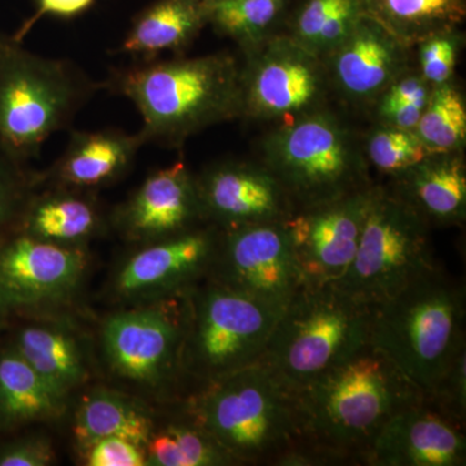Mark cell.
Segmentation results:
<instances>
[{"mask_svg": "<svg viewBox=\"0 0 466 466\" xmlns=\"http://www.w3.org/2000/svg\"><path fill=\"white\" fill-rule=\"evenodd\" d=\"M429 400L441 410L465 425L466 419V350L460 352L447 372L435 386Z\"/></svg>", "mask_w": 466, "mask_h": 466, "instance_id": "e575fe53", "label": "cell"}, {"mask_svg": "<svg viewBox=\"0 0 466 466\" xmlns=\"http://www.w3.org/2000/svg\"><path fill=\"white\" fill-rule=\"evenodd\" d=\"M464 287L440 266L370 306V345L425 397L464 351Z\"/></svg>", "mask_w": 466, "mask_h": 466, "instance_id": "7a4b0ae2", "label": "cell"}, {"mask_svg": "<svg viewBox=\"0 0 466 466\" xmlns=\"http://www.w3.org/2000/svg\"><path fill=\"white\" fill-rule=\"evenodd\" d=\"M207 24L204 0H158L135 21L122 50L133 55L180 50Z\"/></svg>", "mask_w": 466, "mask_h": 466, "instance_id": "484cf974", "label": "cell"}, {"mask_svg": "<svg viewBox=\"0 0 466 466\" xmlns=\"http://www.w3.org/2000/svg\"><path fill=\"white\" fill-rule=\"evenodd\" d=\"M464 424L425 397L391 417L368 450L364 465L464 466Z\"/></svg>", "mask_w": 466, "mask_h": 466, "instance_id": "e0dca14e", "label": "cell"}, {"mask_svg": "<svg viewBox=\"0 0 466 466\" xmlns=\"http://www.w3.org/2000/svg\"><path fill=\"white\" fill-rule=\"evenodd\" d=\"M155 431L148 410L122 392L96 389L76 410L75 435L82 450L108 437L125 438L146 449Z\"/></svg>", "mask_w": 466, "mask_h": 466, "instance_id": "cb8c5ba5", "label": "cell"}, {"mask_svg": "<svg viewBox=\"0 0 466 466\" xmlns=\"http://www.w3.org/2000/svg\"><path fill=\"white\" fill-rule=\"evenodd\" d=\"M220 236L217 226L204 223L152 241L119 269L116 291L128 299L156 300L187 293L210 275Z\"/></svg>", "mask_w": 466, "mask_h": 466, "instance_id": "9a60e30c", "label": "cell"}, {"mask_svg": "<svg viewBox=\"0 0 466 466\" xmlns=\"http://www.w3.org/2000/svg\"><path fill=\"white\" fill-rule=\"evenodd\" d=\"M150 466H226L238 462L184 406L183 415L153 431L146 447Z\"/></svg>", "mask_w": 466, "mask_h": 466, "instance_id": "83f0119b", "label": "cell"}, {"mask_svg": "<svg viewBox=\"0 0 466 466\" xmlns=\"http://www.w3.org/2000/svg\"><path fill=\"white\" fill-rule=\"evenodd\" d=\"M54 461V447L45 435H21L0 441V466H47Z\"/></svg>", "mask_w": 466, "mask_h": 466, "instance_id": "d590c367", "label": "cell"}, {"mask_svg": "<svg viewBox=\"0 0 466 466\" xmlns=\"http://www.w3.org/2000/svg\"><path fill=\"white\" fill-rule=\"evenodd\" d=\"M204 2H213V0H204Z\"/></svg>", "mask_w": 466, "mask_h": 466, "instance_id": "60d3db41", "label": "cell"}, {"mask_svg": "<svg viewBox=\"0 0 466 466\" xmlns=\"http://www.w3.org/2000/svg\"><path fill=\"white\" fill-rule=\"evenodd\" d=\"M375 184L294 210L285 219L305 284H334L349 271Z\"/></svg>", "mask_w": 466, "mask_h": 466, "instance_id": "4fadbf2b", "label": "cell"}, {"mask_svg": "<svg viewBox=\"0 0 466 466\" xmlns=\"http://www.w3.org/2000/svg\"><path fill=\"white\" fill-rule=\"evenodd\" d=\"M431 227L388 186H375L355 258L334 284L370 306L390 299L438 266Z\"/></svg>", "mask_w": 466, "mask_h": 466, "instance_id": "9c48e42d", "label": "cell"}, {"mask_svg": "<svg viewBox=\"0 0 466 466\" xmlns=\"http://www.w3.org/2000/svg\"><path fill=\"white\" fill-rule=\"evenodd\" d=\"M5 318H7V315H5L0 311V329H2L3 325H5Z\"/></svg>", "mask_w": 466, "mask_h": 466, "instance_id": "ab89813d", "label": "cell"}, {"mask_svg": "<svg viewBox=\"0 0 466 466\" xmlns=\"http://www.w3.org/2000/svg\"><path fill=\"white\" fill-rule=\"evenodd\" d=\"M90 466L147 465L146 449L134 441L119 437L103 438L85 450Z\"/></svg>", "mask_w": 466, "mask_h": 466, "instance_id": "8d00e7d4", "label": "cell"}, {"mask_svg": "<svg viewBox=\"0 0 466 466\" xmlns=\"http://www.w3.org/2000/svg\"><path fill=\"white\" fill-rule=\"evenodd\" d=\"M27 184L21 161L0 147V241L21 231L30 204Z\"/></svg>", "mask_w": 466, "mask_h": 466, "instance_id": "d6a6232c", "label": "cell"}, {"mask_svg": "<svg viewBox=\"0 0 466 466\" xmlns=\"http://www.w3.org/2000/svg\"><path fill=\"white\" fill-rule=\"evenodd\" d=\"M66 400L11 343L0 348V434L56 419L66 410Z\"/></svg>", "mask_w": 466, "mask_h": 466, "instance_id": "44dd1931", "label": "cell"}, {"mask_svg": "<svg viewBox=\"0 0 466 466\" xmlns=\"http://www.w3.org/2000/svg\"><path fill=\"white\" fill-rule=\"evenodd\" d=\"M208 278L276 309L305 285L285 220L222 231Z\"/></svg>", "mask_w": 466, "mask_h": 466, "instance_id": "7c38bea8", "label": "cell"}, {"mask_svg": "<svg viewBox=\"0 0 466 466\" xmlns=\"http://www.w3.org/2000/svg\"><path fill=\"white\" fill-rule=\"evenodd\" d=\"M260 156V164L283 186L294 210L372 184L358 137L324 108L269 131L263 137Z\"/></svg>", "mask_w": 466, "mask_h": 466, "instance_id": "8992f818", "label": "cell"}, {"mask_svg": "<svg viewBox=\"0 0 466 466\" xmlns=\"http://www.w3.org/2000/svg\"><path fill=\"white\" fill-rule=\"evenodd\" d=\"M116 85L143 116L144 142L179 146L202 128L242 116L241 66L228 54L146 64Z\"/></svg>", "mask_w": 466, "mask_h": 466, "instance_id": "3957f363", "label": "cell"}, {"mask_svg": "<svg viewBox=\"0 0 466 466\" xmlns=\"http://www.w3.org/2000/svg\"><path fill=\"white\" fill-rule=\"evenodd\" d=\"M370 305L337 284L309 285L285 306L260 361L294 392L370 343Z\"/></svg>", "mask_w": 466, "mask_h": 466, "instance_id": "5b68a950", "label": "cell"}, {"mask_svg": "<svg viewBox=\"0 0 466 466\" xmlns=\"http://www.w3.org/2000/svg\"><path fill=\"white\" fill-rule=\"evenodd\" d=\"M100 225L96 208L72 195L47 196L30 201L21 231L41 240L75 247Z\"/></svg>", "mask_w": 466, "mask_h": 466, "instance_id": "f1b7e54d", "label": "cell"}, {"mask_svg": "<svg viewBox=\"0 0 466 466\" xmlns=\"http://www.w3.org/2000/svg\"><path fill=\"white\" fill-rule=\"evenodd\" d=\"M373 106L376 109L377 124L408 131H416L425 110L424 106L392 99L386 95H381Z\"/></svg>", "mask_w": 466, "mask_h": 466, "instance_id": "74e56055", "label": "cell"}, {"mask_svg": "<svg viewBox=\"0 0 466 466\" xmlns=\"http://www.w3.org/2000/svg\"><path fill=\"white\" fill-rule=\"evenodd\" d=\"M363 148L368 165L390 177L431 155L415 131L379 124L367 135Z\"/></svg>", "mask_w": 466, "mask_h": 466, "instance_id": "1f68e13d", "label": "cell"}, {"mask_svg": "<svg viewBox=\"0 0 466 466\" xmlns=\"http://www.w3.org/2000/svg\"><path fill=\"white\" fill-rule=\"evenodd\" d=\"M90 85L61 61L0 39V147L23 162L64 127Z\"/></svg>", "mask_w": 466, "mask_h": 466, "instance_id": "ba28073f", "label": "cell"}, {"mask_svg": "<svg viewBox=\"0 0 466 466\" xmlns=\"http://www.w3.org/2000/svg\"><path fill=\"white\" fill-rule=\"evenodd\" d=\"M293 0H213L204 2L208 24L242 50L254 47L284 26Z\"/></svg>", "mask_w": 466, "mask_h": 466, "instance_id": "f546056e", "label": "cell"}, {"mask_svg": "<svg viewBox=\"0 0 466 466\" xmlns=\"http://www.w3.org/2000/svg\"><path fill=\"white\" fill-rule=\"evenodd\" d=\"M94 0H36V11L14 35V41L21 43L33 26L45 16L70 17L82 14Z\"/></svg>", "mask_w": 466, "mask_h": 466, "instance_id": "f35d334b", "label": "cell"}, {"mask_svg": "<svg viewBox=\"0 0 466 466\" xmlns=\"http://www.w3.org/2000/svg\"><path fill=\"white\" fill-rule=\"evenodd\" d=\"M205 220L222 231L285 220L293 202L271 171L262 164L228 161L196 177Z\"/></svg>", "mask_w": 466, "mask_h": 466, "instance_id": "2e32d148", "label": "cell"}, {"mask_svg": "<svg viewBox=\"0 0 466 466\" xmlns=\"http://www.w3.org/2000/svg\"><path fill=\"white\" fill-rule=\"evenodd\" d=\"M142 143L140 134L133 137L112 130L73 134L57 165L58 180L76 188L115 180L128 167Z\"/></svg>", "mask_w": 466, "mask_h": 466, "instance_id": "7402d4cb", "label": "cell"}, {"mask_svg": "<svg viewBox=\"0 0 466 466\" xmlns=\"http://www.w3.org/2000/svg\"><path fill=\"white\" fill-rule=\"evenodd\" d=\"M431 226L462 225L466 218L464 152L431 153L388 186Z\"/></svg>", "mask_w": 466, "mask_h": 466, "instance_id": "ffe728a7", "label": "cell"}, {"mask_svg": "<svg viewBox=\"0 0 466 466\" xmlns=\"http://www.w3.org/2000/svg\"><path fill=\"white\" fill-rule=\"evenodd\" d=\"M11 345L61 397L66 398L87 377L81 346L63 328L23 325L15 333Z\"/></svg>", "mask_w": 466, "mask_h": 466, "instance_id": "603a6c76", "label": "cell"}, {"mask_svg": "<svg viewBox=\"0 0 466 466\" xmlns=\"http://www.w3.org/2000/svg\"><path fill=\"white\" fill-rule=\"evenodd\" d=\"M283 309L202 280L187 293L184 377L202 385L259 361Z\"/></svg>", "mask_w": 466, "mask_h": 466, "instance_id": "52a82bcc", "label": "cell"}, {"mask_svg": "<svg viewBox=\"0 0 466 466\" xmlns=\"http://www.w3.org/2000/svg\"><path fill=\"white\" fill-rule=\"evenodd\" d=\"M244 51L242 116L285 124L323 108L329 87L323 60L280 33Z\"/></svg>", "mask_w": 466, "mask_h": 466, "instance_id": "30bf717a", "label": "cell"}, {"mask_svg": "<svg viewBox=\"0 0 466 466\" xmlns=\"http://www.w3.org/2000/svg\"><path fill=\"white\" fill-rule=\"evenodd\" d=\"M84 251L23 231L0 241V311L5 315L64 300L81 283Z\"/></svg>", "mask_w": 466, "mask_h": 466, "instance_id": "5bb4252c", "label": "cell"}, {"mask_svg": "<svg viewBox=\"0 0 466 466\" xmlns=\"http://www.w3.org/2000/svg\"><path fill=\"white\" fill-rule=\"evenodd\" d=\"M462 42L464 36L460 29H455L434 34L417 45L419 72L429 85L437 87L452 82Z\"/></svg>", "mask_w": 466, "mask_h": 466, "instance_id": "836d02e7", "label": "cell"}, {"mask_svg": "<svg viewBox=\"0 0 466 466\" xmlns=\"http://www.w3.org/2000/svg\"><path fill=\"white\" fill-rule=\"evenodd\" d=\"M119 222L131 238L150 242L208 223L196 177L182 161L156 171L126 204Z\"/></svg>", "mask_w": 466, "mask_h": 466, "instance_id": "d6986e66", "label": "cell"}, {"mask_svg": "<svg viewBox=\"0 0 466 466\" xmlns=\"http://www.w3.org/2000/svg\"><path fill=\"white\" fill-rule=\"evenodd\" d=\"M415 133L431 153L464 152L466 104L453 82L433 87Z\"/></svg>", "mask_w": 466, "mask_h": 466, "instance_id": "4dcf8cb0", "label": "cell"}, {"mask_svg": "<svg viewBox=\"0 0 466 466\" xmlns=\"http://www.w3.org/2000/svg\"><path fill=\"white\" fill-rule=\"evenodd\" d=\"M303 441L364 464L373 440L392 416L424 400L380 350L367 343L296 392Z\"/></svg>", "mask_w": 466, "mask_h": 466, "instance_id": "6da1fadb", "label": "cell"}, {"mask_svg": "<svg viewBox=\"0 0 466 466\" xmlns=\"http://www.w3.org/2000/svg\"><path fill=\"white\" fill-rule=\"evenodd\" d=\"M364 16L385 27L407 47L450 30L460 29L466 0H359Z\"/></svg>", "mask_w": 466, "mask_h": 466, "instance_id": "d4e9b609", "label": "cell"}, {"mask_svg": "<svg viewBox=\"0 0 466 466\" xmlns=\"http://www.w3.org/2000/svg\"><path fill=\"white\" fill-rule=\"evenodd\" d=\"M187 410L238 464H271L303 441L297 394L263 361L207 383Z\"/></svg>", "mask_w": 466, "mask_h": 466, "instance_id": "277c9868", "label": "cell"}, {"mask_svg": "<svg viewBox=\"0 0 466 466\" xmlns=\"http://www.w3.org/2000/svg\"><path fill=\"white\" fill-rule=\"evenodd\" d=\"M187 293L106 319L103 348L116 375L156 389L184 377Z\"/></svg>", "mask_w": 466, "mask_h": 466, "instance_id": "8fae6325", "label": "cell"}, {"mask_svg": "<svg viewBox=\"0 0 466 466\" xmlns=\"http://www.w3.org/2000/svg\"><path fill=\"white\" fill-rule=\"evenodd\" d=\"M328 84L354 106H373L410 66V47L372 18L359 20L348 38L323 60Z\"/></svg>", "mask_w": 466, "mask_h": 466, "instance_id": "ac0fdd59", "label": "cell"}, {"mask_svg": "<svg viewBox=\"0 0 466 466\" xmlns=\"http://www.w3.org/2000/svg\"><path fill=\"white\" fill-rule=\"evenodd\" d=\"M363 16L359 0H293L284 34L324 60L348 38Z\"/></svg>", "mask_w": 466, "mask_h": 466, "instance_id": "4316f807", "label": "cell"}]
</instances>
